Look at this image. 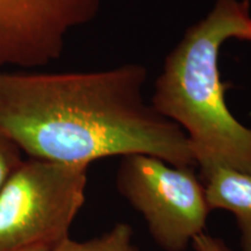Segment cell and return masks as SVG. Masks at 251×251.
Wrapping results in <instances>:
<instances>
[{"label": "cell", "instance_id": "10", "mask_svg": "<svg viewBox=\"0 0 251 251\" xmlns=\"http://www.w3.org/2000/svg\"><path fill=\"white\" fill-rule=\"evenodd\" d=\"M52 247L47 246V244H35V246H30L27 248H23V249H18L13 251H50Z\"/></svg>", "mask_w": 251, "mask_h": 251}, {"label": "cell", "instance_id": "4", "mask_svg": "<svg viewBox=\"0 0 251 251\" xmlns=\"http://www.w3.org/2000/svg\"><path fill=\"white\" fill-rule=\"evenodd\" d=\"M115 184L143 216L150 236L163 251H186L205 233L211 209L194 168L174 166L153 156L128 155L121 158Z\"/></svg>", "mask_w": 251, "mask_h": 251}, {"label": "cell", "instance_id": "2", "mask_svg": "<svg viewBox=\"0 0 251 251\" xmlns=\"http://www.w3.org/2000/svg\"><path fill=\"white\" fill-rule=\"evenodd\" d=\"M230 39L251 42L250 0H216L166 56L150 103L186 135L200 171L251 175V128L231 114L219 57Z\"/></svg>", "mask_w": 251, "mask_h": 251}, {"label": "cell", "instance_id": "9", "mask_svg": "<svg viewBox=\"0 0 251 251\" xmlns=\"http://www.w3.org/2000/svg\"><path fill=\"white\" fill-rule=\"evenodd\" d=\"M193 251H231L227 244L221 238L212 236V235L202 233L193 240Z\"/></svg>", "mask_w": 251, "mask_h": 251}, {"label": "cell", "instance_id": "1", "mask_svg": "<svg viewBox=\"0 0 251 251\" xmlns=\"http://www.w3.org/2000/svg\"><path fill=\"white\" fill-rule=\"evenodd\" d=\"M139 63L89 72L0 70V130L29 158L86 165L113 156L148 155L194 168L179 126L144 98Z\"/></svg>", "mask_w": 251, "mask_h": 251}, {"label": "cell", "instance_id": "7", "mask_svg": "<svg viewBox=\"0 0 251 251\" xmlns=\"http://www.w3.org/2000/svg\"><path fill=\"white\" fill-rule=\"evenodd\" d=\"M50 251H140L134 241V230L128 224L119 222L101 236L78 242L67 236Z\"/></svg>", "mask_w": 251, "mask_h": 251}, {"label": "cell", "instance_id": "6", "mask_svg": "<svg viewBox=\"0 0 251 251\" xmlns=\"http://www.w3.org/2000/svg\"><path fill=\"white\" fill-rule=\"evenodd\" d=\"M207 203L230 212L236 220L242 251H251V175L228 168L201 172Z\"/></svg>", "mask_w": 251, "mask_h": 251}, {"label": "cell", "instance_id": "3", "mask_svg": "<svg viewBox=\"0 0 251 251\" xmlns=\"http://www.w3.org/2000/svg\"><path fill=\"white\" fill-rule=\"evenodd\" d=\"M86 165L29 158L0 191V251L54 247L85 202Z\"/></svg>", "mask_w": 251, "mask_h": 251}, {"label": "cell", "instance_id": "5", "mask_svg": "<svg viewBox=\"0 0 251 251\" xmlns=\"http://www.w3.org/2000/svg\"><path fill=\"white\" fill-rule=\"evenodd\" d=\"M101 0H0V70L61 57L71 30L91 23Z\"/></svg>", "mask_w": 251, "mask_h": 251}, {"label": "cell", "instance_id": "8", "mask_svg": "<svg viewBox=\"0 0 251 251\" xmlns=\"http://www.w3.org/2000/svg\"><path fill=\"white\" fill-rule=\"evenodd\" d=\"M23 162L21 150L0 130V191Z\"/></svg>", "mask_w": 251, "mask_h": 251}]
</instances>
